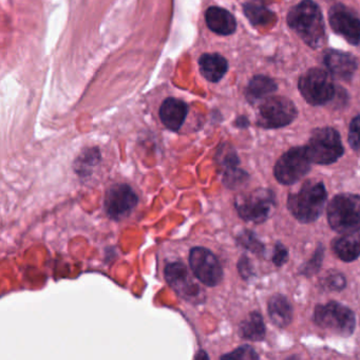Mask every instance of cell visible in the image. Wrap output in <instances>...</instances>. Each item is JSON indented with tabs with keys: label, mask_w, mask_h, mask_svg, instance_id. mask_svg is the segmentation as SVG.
I'll return each mask as SVG.
<instances>
[{
	"label": "cell",
	"mask_w": 360,
	"mask_h": 360,
	"mask_svg": "<svg viewBox=\"0 0 360 360\" xmlns=\"http://www.w3.org/2000/svg\"><path fill=\"white\" fill-rule=\"evenodd\" d=\"M288 25L311 49H319L326 41L323 16L313 0H302L288 14Z\"/></svg>",
	"instance_id": "cell-1"
},
{
	"label": "cell",
	"mask_w": 360,
	"mask_h": 360,
	"mask_svg": "<svg viewBox=\"0 0 360 360\" xmlns=\"http://www.w3.org/2000/svg\"><path fill=\"white\" fill-rule=\"evenodd\" d=\"M326 199L328 193L323 183L305 181L298 193L288 195V208L299 222L307 224L315 222L321 216Z\"/></svg>",
	"instance_id": "cell-2"
},
{
	"label": "cell",
	"mask_w": 360,
	"mask_h": 360,
	"mask_svg": "<svg viewBox=\"0 0 360 360\" xmlns=\"http://www.w3.org/2000/svg\"><path fill=\"white\" fill-rule=\"evenodd\" d=\"M330 229L339 233L360 231V195L340 193L333 198L328 206Z\"/></svg>",
	"instance_id": "cell-3"
},
{
	"label": "cell",
	"mask_w": 360,
	"mask_h": 360,
	"mask_svg": "<svg viewBox=\"0 0 360 360\" xmlns=\"http://www.w3.org/2000/svg\"><path fill=\"white\" fill-rule=\"evenodd\" d=\"M311 163L330 165L342 157L345 153L340 134L332 127L314 130L309 144L305 146Z\"/></svg>",
	"instance_id": "cell-4"
},
{
	"label": "cell",
	"mask_w": 360,
	"mask_h": 360,
	"mask_svg": "<svg viewBox=\"0 0 360 360\" xmlns=\"http://www.w3.org/2000/svg\"><path fill=\"white\" fill-rule=\"evenodd\" d=\"M314 320L323 330L342 337L351 336L356 328L354 311L336 301L317 305Z\"/></svg>",
	"instance_id": "cell-5"
},
{
	"label": "cell",
	"mask_w": 360,
	"mask_h": 360,
	"mask_svg": "<svg viewBox=\"0 0 360 360\" xmlns=\"http://www.w3.org/2000/svg\"><path fill=\"white\" fill-rule=\"evenodd\" d=\"M276 204V197L271 189L259 188L250 193L236 197L235 207L240 218L248 222H265Z\"/></svg>",
	"instance_id": "cell-6"
},
{
	"label": "cell",
	"mask_w": 360,
	"mask_h": 360,
	"mask_svg": "<svg viewBox=\"0 0 360 360\" xmlns=\"http://www.w3.org/2000/svg\"><path fill=\"white\" fill-rule=\"evenodd\" d=\"M299 91L311 106H322L334 98L335 86L330 73L319 68H311L301 75Z\"/></svg>",
	"instance_id": "cell-7"
},
{
	"label": "cell",
	"mask_w": 360,
	"mask_h": 360,
	"mask_svg": "<svg viewBox=\"0 0 360 360\" xmlns=\"http://www.w3.org/2000/svg\"><path fill=\"white\" fill-rule=\"evenodd\" d=\"M298 111L292 101L282 96H271L259 106L257 125L264 129L285 127L295 121Z\"/></svg>",
	"instance_id": "cell-8"
},
{
	"label": "cell",
	"mask_w": 360,
	"mask_h": 360,
	"mask_svg": "<svg viewBox=\"0 0 360 360\" xmlns=\"http://www.w3.org/2000/svg\"><path fill=\"white\" fill-rule=\"evenodd\" d=\"M311 164L305 146L294 147L278 160L274 167V176L280 184H295L311 170Z\"/></svg>",
	"instance_id": "cell-9"
},
{
	"label": "cell",
	"mask_w": 360,
	"mask_h": 360,
	"mask_svg": "<svg viewBox=\"0 0 360 360\" xmlns=\"http://www.w3.org/2000/svg\"><path fill=\"white\" fill-rule=\"evenodd\" d=\"M189 265L195 277L207 286H217L223 279V269L217 257L205 248H193Z\"/></svg>",
	"instance_id": "cell-10"
},
{
	"label": "cell",
	"mask_w": 360,
	"mask_h": 360,
	"mask_svg": "<svg viewBox=\"0 0 360 360\" xmlns=\"http://www.w3.org/2000/svg\"><path fill=\"white\" fill-rule=\"evenodd\" d=\"M139 203L136 191L127 184L119 183L112 185L105 195V210L109 218L123 220L130 216Z\"/></svg>",
	"instance_id": "cell-11"
},
{
	"label": "cell",
	"mask_w": 360,
	"mask_h": 360,
	"mask_svg": "<svg viewBox=\"0 0 360 360\" xmlns=\"http://www.w3.org/2000/svg\"><path fill=\"white\" fill-rule=\"evenodd\" d=\"M330 28L353 46L360 44V18L354 10L347 6L335 5L328 12Z\"/></svg>",
	"instance_id": "cell-12"
},
{
	"label": "cell",
	"mask_w": 360,
	"mask_h": 360,
	"mask_svg": "<svg viewBox=\"0 0 360 360\" xmlns=\"http://www.w3.org/2000/svg\"><path fill=\"white\" fill-rule=\"evenodd\" d=\"M217 161L222 172L223 183L231 189L238 188L248 180V172L239 167L240 160L233 147L225 144L219 148Z\"/></svg>",
	"instance_id": "cell-13"
},
{
	"label": "cell",
	"mask_w": 360,
	"mask_h": 360,
	"mask_svg": "<svg viewBox=\"0 0 360 360\" xmlns=\"http://www.w3.org/2000/svg\"><path fill=\"white\" fill-rule=\"evenodd\" d=\"M164 275L168 284L183 298H197L198 295L201 294L199 286L191 279L184 263H169L166 265Z\"/></svg>",
	"instance_id": "cell-14"
},
{
	"label": "cell",
	"mask_w": 360,
	"mask_h": 360,
	"mask_svg": "<svg viewBox=\"0 0 360 360\" xmlns=\"http://www.w3.org/2000/svg\"><path fill=\"white\" fill-rule=\"evenodd\" d=\"M323 64L330 75L342 81H349L357 70V60L352 54L330 49L323 54Z\"/></svg>",
	"instance_id": "cell-15"
},
{
	"label": "cell",
	"mask_w": 360,
	"mask_h": 360,
	"mask_svg": "<svg viewBox=\"0 0 360 360\" xmlns=\"http://www.w3.org/2000/svg\"><path fill=\"white\" fill-rule=\"evenodd\" d=\"M187 115H188V106L186 103L179 98H166L160 108V119L162 123L172 131L180 130L186 120Z\"/></svg>",
	"instance_id": "cell-16"
},
{
	"label": "cell",
	"mask_w": 360,
	"mask_h": 360,
	"mask_svg": "<svg viewBox=\"0 0 360 360\" xmlns=\"http://www.w3.org/2000/svg\"><path fill=\"white\" fill-rule=\"evenodd\" d=\"M208 28L219 35H231L237 29V22L233 14L223 8L210 7L205 13Z\"/></svg>",
	"instance_id": "cell-17"
},
{
	"label": "cell",
	"mask_w": 360,
	"mask_h": 360,
	"mask_svg": "<svg viewBox=\"0 0 360 360\" xmlns=\"http://www.w3.org/2000/svg\"><path fill=\"white\" fill-rule=\"evenodd\" d=\"M333 252L340 260L352 262L360 256V233H342L332 242Z\"/></svg>",
	"instance_id": "cell-18"
},
{
	"label": "cell",
	"mask_w": 360,
	"mask_h": 360,
	"mask_svg": "<svg viewBox=\"0 0 360 360\" xmlns=\"http://www.w3.org/2000/svg\"><path fill=\"white\" fill-rule=\"evenodd\" d=\"M200 71L207 81L218 83L229 70L226 58L218 53H206L200 58Z\"/></svg>",
	"instance_id": "cell-19"
},
{
	"label": "cell",
	"mask_w": 360,
	"mask_h": 360,
	"mask_svg": "<svg viewBox=\"0 0 360 360\" xmlns=\"http://www.w3.org/2000/svg\"><path fill=\"white\" fill-rule=\"evenodd\" d=\"M267 309L271 322L279 328H286L292 322V307L283 295H274L269 299Z\"/></svg>",
	"instance_id": "cell-20"
},
{
	"label": "cell",
	"mask_w": 360,
	"mask_h": 360,
	"mask_svg": "<svg viewBox=\"0 0 360 360\" xmlns=\"http://www.w3.org/2000/svg\"><path fill=\"white\" fill-rule=\"evenodd\" d=\"M276 82L265 75H257L252 77L245 89V98L250 104H256L269 94L277 91Z\"/></svg>",
	"instance_id": "cell-21"
},
{
	"label": "cell",
	"mask_w": 360,
	"mask_h": 360,
	"mask_svg": "<svg viewBox=\"0 0 360 360\" xmlns=\"http://www.w3.org/2000/svg\"><path fill=\"white\" fill-rule=\"evenodd\" d=\"M244 14L255 27L269 26L275 22L276 15L261 0H252L244 4Z\"/></svg>",
	"instance_id": "cell-22"
},
{
	"label": "cell",
	"mask_w": 360,
	"mask_h": 360,
	"mask_svg": "<svg viewBox=\"0 0 360 360\" xmlns=\"http://www.w3.org/2000/svg\"><path fill=\"white\" fill-rule=\"evenodd\" d=\"M239 333L240 336L246 340H263L266 334V328L262 315L258 311H252L240 324Z\"/></svg>",
	"instance_id": "cell-23"
},
{
	"label": "cell",
	"mask_w": 360,
	"mask_h": 360,
	"mask_svg": "<svg viewBox=\"0 0 360 360\" xmlns=\"http://www.w3.org/2000/svg\"><path fill=\"white\" fill-rule=\"evenodd\" d=\"M101 162V153L98 148H86L75 161V172L82 178L91 176L94 168Z\"/></svg>",
	"instance_id": "cell-24"
},
{
	"label": "cell",
	"mask_w": 360,
	"mask_h": 360,
	"mask_svg": "<svg viewBox=\"0 0 360 360\" xmlns=\"http://www.w3.org/2000/svg\"><path fill=\"white\" fill-rule=\"evenodd\" d=\"M238 243L242 246V248H246V250H250L254 254L262 256L265 252V246L258 238L256 237L252 231H243L239 233L237 238Z\"/></svg>",
	"instance_id": "cell-25"
},
{
	"label": "cell",
	"mask_w": 360,
	"mask_h": 360,
	"mask_svg": "<svg viewBox=\"0 0 360 360\" xmlns=\"http://www.w3.org/2000/svg\"><path fill=\"white\" fill-rule=\"evenodd\" d=\"M324 258V246L321 243L318 244L311 258L302 265L300 274L307 277H313L321 269L322 262Z\"/></svg>",
	"instance_id": "cell-26"
},
{
	"label": "cell",
	"mask_w": 360,
	"mask_h": 360,
	"mask_svg": "<svg viewBox=\"0 0 360 360\" xmlns=\"http://www.w3.org/2000/svg\"><path fill=\"white\" fill-rule=\"evenodd\" d=\"M347 285V280L345 276L336 271H330L321 280L320 286L323 290L330 292H340Z\"/></svg>",
	"instance_id": "cell-27"
},
{
	"label": "cell",
	"mask_w": 360,
	"mask_h": 360,
	"mask_svg": "<svg viewBox=\"0 0 360 360\" xmlns=\"http://www.w3.org/2000/svg\"><path fill=\"white\" fill-rule=\"evenodd\" d=\"M221 358L223 359L254 360L259 359V355L250 345H242L231 353L223 355Z\"/></svg>",
	"instance_id": "cell-28"
},
{
	"label": "cell",
	"mask_w": 360,
	"mask_h": 360,
	"mask_svg": "<svg viewBox=\"0 0 360 360\" xmlns=\"http://www.w3.org/2000/svg\"><path fill=\"white\" fill-rule=\"evenodd\" d=\"M349 144L355 153H360V115L349 124Z\"/></svg>",
	"instance_id": "cell-29"
},
{
	"label": "cell",
	"mask_w": 360,
	"mask_h": 360,
	"mask_svg": "<svg viewBox=\"0 0 360 360\" xmlns=\"http://www.w3.org/2000/svg\"><path fill=\"white\" fill-rule=\"evenodd\" d=\"M288 261V250L283 244L277 242L274 248L273 262L276 266L280 267Z\"/></svg>",
	"instance_id": "cell-30"
},
{
	"label": "cell",
	"mask_w": 360,
	"mask_h": 360,
	"mask_svg": "<svg viewBox=\"0 0 360 360\" xmlns=\"http://www.w3.org/2000/svg\"><path fill=\"white\" fill-rule=\"evenodd\" d=\"M238 271L244 280H248L255 275L252 262L246 256H242L240 258L239 262H238Z\"/></svg>",
	"instance_id": "cell-31"
},
{
	"label": "cell",
	"mask_w": 360,
	"mask_h": 360,
	"mask_svg": "<svg viewBox=\"0 0 360 360\" xmlns=\"http://www.w3.org/2000/svg\"><path fill=\"white\" fill-rule=\"evenodd\" d=\"M235 125L239 128H246L250 125V122L246 119L245 117H238L237 121H236Z\"/></svg>",
	"instance_id": "cell-32"
}]
</instances>
